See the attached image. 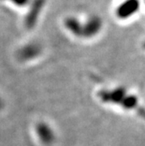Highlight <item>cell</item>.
I'll return each instance as SVG.
<instances>
[{"label":"cell","instance_id":"cell-1","mask_svg":"<svg viewBox=\"0 0 145 146\" xmlns=\"http://www.w3.org/2000/svg\"><path fill=\"white\" fill-rule=\"evenodd\" d=\"M64 28L72 36L80 39H92L102 30L103 20L98 15H91L85 20L74 16H68L63 20Z\"/></svg>","mask_w":145,"mask_h":146},{"label":"cell","instance_id":"cell-4","mask_svg":"<svg viewBox=\"0 0 145 146\" xmlns=\"http://www.w3.org/2000/svg\"><path fill=\"white\" fill-rule=\"evenodd\" d=\"M42 54V46L38 43L32 42L24 46L18 52V56L20 60L29 61L35 60Z\"/></svg>","mask_w":145,"mask_h":146},{"label":"cell","instance_id":"cell-6","mask_svg":"<svg viewBox=\"0 0 145 146\" xmlns=\"http://www.w3.org/2000/svg\"><path fill=\"white\" fill-rule=\"evenodd\" d=\"M142 49L145 51V39L142 41Z\"/></svg>","mask_w":145,"mask_h":146},{"label":"cell","instance_id":"cell-3","mask_svg":"<svg viewBox=\"0 0 145 146\" xmlns=\"http://www.w3.org/2000/svg\"><path fill=\"white\" fill-rule=\"evenodd\" d=\"M46 0H32L31 1L27 13L25 14L24 19V27L27 30H32L36 26L46 6Z\"/></svg>","mask_w":145,"mask_h":146},{"label":"cell","instance_id":"cell-2","mask_svg":"<svg viewBox=\"0 0 145 146\" xmlns=\"http://www.w3.org/2000/svg\"><path fill=\"white\" fill-rule=\"evenodd\" d=\"M140 0H122L115 9V16L119 20H128L136 15L141 9Z\"/></svg>","mask_w":145,"mask_h":146},{"label":"cell","instance_id":"cell-5","mask_svg":"<svg viewBox=\"0 0 145 146\" xmlns=\"http://www.w3.org/2000/svg\"><path fill=\"white\" fill-rule=\"evenodd\" d=\"M8 2H11L12 5H14L17 7H25L29 5V4L31 3L32 0H6Z\"/></svg>","mask_w":145,"mask_h":146}]
</instances>
